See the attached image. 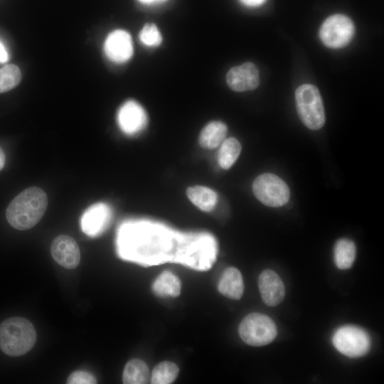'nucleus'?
Returning <instances> with one entry per match:
<instances>
[{
  "label": "nucleus",
  "mask_w": 384,
  "mask_h": 384,
  "mask_svg": "<svg viewBox=\"0 0 384 384\" xmlns=\"http://www.w3.org/2000/svg\"><path fill=\"white\" fill-rule=\"evenodd\" d=\"M186 194L188 199L199 209L209 212L213 210L218 196L213 190L202 186H194L187 188Z\"/></svg>",
  "instance_id": "dca6fc26"
},
{
  "label": "nucleus",
  "mask_w": 384,
  "mask_h": 384,
  "mask_svg": "<svg viewBox=\"0 0 384 384\" xmlns=\"http://www.w3.org/2000/svg\"><path fill=\"white\" fill-rule=\"evenodd\" d=\"M334 347L348 357H360L366 354L370 347V338L362 329L354 326L339 328L333 336Z\"/></svg>",
  "instance_id": "0eeeda50"
},
{
  "label": "nucleus",
  "mask_w": 384,
  "mask_h": 384,
  "mask_svg": "<svg viewBox=\"0 0 384 384\" xmlns=\"http://www.w3.org/2000/svg\"><path fill=\"white\" fill-rule=\"evenodd\" d=\"M138 1L144 4L151 5V4L161 3L166 0H138Z\"/></svg>",
  "instance_id": "bb28decb"
},
{
  "label": "nucleus",
  "mask_w": 384,
  "mask_h": 384,
  "mask_svg": "<svg viewBox=\"0 0 384 384\" xmlns=\"http://www.w3.org/2000/svg\"><path fill=\"white\" fill-rule=\"evenodd\" d=\"M140 41L147 46H157L162 41L161 34L153 23H147L142 28L139 34Z\"/></svg>",
  "instance_id": "5701e85b"
},
{
  "label": "nucleus",
  "mask_w": 384,
  "mask_h": 384,
  "mask_svg": "<svg viewBox=\"0 0 384 384\" xmlns=\"http://www.w3.org/2000/svg\"><path fill=\"white\" fill-rule=\"evenodd\" d=\"M181 282L178 277L169 271L162 272L154 282V293L162 297H178L181 293Z\"/></svg>",
  "instance_id": "f3484780"
},
{
  "label": "nucleus",
  "mask_w": 384,
  "mask_h": 384,
  "mask_svg": "<svg viewBox=\"0 0 384 384\" xmlns=\"http://www.w3.org/2000/svg\"><path fill=\"white\" fill-rule=\"evenodd\" d=\"M255 197L264 205L270 207H280L289 199L290 191L287 184L273 174L258 176L252 183Z\"/></svg>",
  "instance_id": "39448f33"
},
{
  "label": "nucleus",
  "mask_w": 384,
  "mask_h": 384,
  "mask_svg": "<svg viewBox=\"0 0 384 384\" xmlns=\"http://www.w3.org/2000/svg\"><path fill=\"white\" fill-rule=\"evenodd\" d=\"M8 53L4 46V45L0 42V63H4L8 60Z\"/></svg>",
  "instance_id": "a878e982"
},
{
  "label": "nucleus",
  "mask_w": 384,
  "mask_h": 384,
  "mask_svg": "<svg viewBox=\"0 0 384 384\" xmlns=\"http://www.w3.org/2000/svg\"><path fill=\"white\" fill-rule=\"evenodd\" d=\"M227 133L228 127L223 122L220 121L209 122L200 134L199 144L205 149H215L225 140Z\"/></svg>",
  "instance_id": "2eb2a0df"
},
{
  "label": "nucleus",
  "mask_w": 384,
  "mask_h": 384,
  "mask_svg": "<svg viewBox=\"0 0 384 384\" xmlns=\"http://www.w3.org/2000/svg\"><path fill=\"white\" fill-rule=\"evenodd\" d=\"M147 115L142 107L134 100H128L119 109L117 122L121 130L128 135L140 133L147 124Z\"/></svg>",
  "instance_id": "6e6552de"
},
{
  "label": "nucleus",
  "mask_w": 384,
  "mask_h": 384,
  "mask_svg": "<svg viewBox=\"0 0 384 384\" xmlns=\"http://www.w3.org/2000/svg\"><path fill=\"white\" fill-rule=\"evenodd\" d=\"M242 149L240 142L230 137L225 139L220 147L218 154V161L220 166L223 169L230 168L240 154Z\"/></svg>",
  "instance_id": "aec40b11"
},
{
  "label": "nucleus",
  "mask_w": 384,
  "mask_h": 384,
  "mask_svg": "<svg viewBox=\"0 0 384 384\" xmlns=\"http://www.w3.org/2000/svg\"><path fill=\"white\" fill-rule=\"evenodd\" d=\"M50 252L55 262L66 269H74L80 263L79 247L75 240L68 235L56 237L51 243Z\"/></svg>",
  "instance_id": "9b49d317"
},
{
  "label": "nucleus",
  "mask_w": 384,
  "mask_h": 384,
  "mask_svg": "<svg viewBox=\"0 0 384 384\" xmlns=\"http://www.w3.org/2000/svg\"><path fill=\"white\" fill-rule=\"evenodd\" d=\"M36 331L33 324L22 317H11L0 324V349L9 356L28 353L35 345Z\"/></svg>",
  "instance_id": "f03ea898"
},
{
  "label": "nucleus",
  "mask_w": 384,
  "mask_h": 384,
  "mask_svg": "<svg viewBox=\"0 0 384 384\" xmlns=\"http://www.w3.org/2000/svg\"><path fill=\"white\" fill-rule=\"evenodd\" d=\"M242 4L250 7H256L263 4L267 0H240Z\"/></svg>",
  "instance_id": "393cba45"
},
{
  "label": "nucleus",
  "mask_w": 384,
  "mask_h": 384,
  "mask_svg": "<svg viewBox=\"0 0 384 384\" xmlns=\"http://www.w3.org/2000/svg\"><path fill=\"white\" fill-rule=\"evenodd\" d=\"M238 332L245 343L253 346L271 343L277 334L276 325L272 319L260 313L246 316L240 324Z\"/></svg>",
  "instance_id": "20e7f679"
},
{
  "label": "nucleus",
  "mask_w": 384,
  "mask_h": 384,
  "mask_svg": "<svg viewBox=\"0 0 384 384\" xmlns=\"http://www.w3.org/2000/svg\"><path fill=\"white\" fill-rule=\"evenodd\" d=\"M297 110L300 119L310 129L321 128L325 123L322 98L317 87L311 84L300 85L295 92Z\"/></svg>",
  "instance_id": "7ed1b4c3"
},
{
  "label": "nucleus",
  "mask_w": 384,
  "mask_h": 384,
  "mask_svg": "<svg viewBox=\"0 0 384 384\" xmlns=\"http://www.w3.org/2000/svg\"><path fill=\"white\" fill-rule=\"evenodd\" d=\"M356 248L354 242L349 239L338 240L334 247V262L341 270L350 268L356 257Z\"/></svg>",
  "instance_id": "6ab92c4d"
},
{
  "label": "nucleus",
  "mask_w": 384,
  "mask_h": 384,
  "mask_svg": "<svg viewBox=\"0 0 384 384\" xmlns=\"http://www.w3.org/2000/svg\"><path fill=\"white\" fill-rule=\"evenodd\" d=\"M48 206L46 193L38 187H29L17 195L6 211L9 223L20 230L30 229L42 218Z\"/></svg>",
  "instance_id": "f257e3e1"
},
{
  "label": "nucleus",
  "mask_w": 384,
  "mask_h": 384,
  "mask_svg": "<svg viewBox=\"0 0 384 384\" xmlns=\"http://www.w3.org/2000/svg\"><path fill=\"white\" fill-rule=\"evenodd\" d=\"M66 383L68 384H94L97 383V380L89 372L77 370L69 375Z\"/></svg>",
  "instance_id": "b1692460"
},
{
  "label": "nucleus",
  "mask_w": 384,
  "mask_h": 384,
  "mask_svg": "<svg viewBox=\"0 0 384 384\" xmlns=\"http://www.w3.org/2000/svg\"><path fill=\"white\" fill-rule=\"evenodd\" d=\"M112 209L105 203H97L83 213L80 225L82 230L90 237H96L103 233L112 219Z\"/></svg>",
  "instance_id": "1a4fd4ad"
},
{
  "label": "nucleus",
  "mask_w": 384,
  "mask_h": 384,
  "mask_svg": "<svg viewBox=\"0 0 384 384\" xmlns=\"http://www.w3.org/2000/svg\"><path fill=\"white\" fill-rule=\"evenodd\" d=\"M178 366L170 361H163L157 364L152 370L151 383L152 384L172 383L178 376Z\"/></svg>",
  "instance_id": "412c9836"
},
{
  "label": "nucleus",
  "mask_w": 384,
  "mask_h": 384,
  "mask_svg": "<svg viewBox=\"0 0 384 384\" xmlns=\"http://www.w3.org/2000/svg\"><path fill=\"white\" fill-rule=\"evenodd\" d=\"M21 80L20 69L15 65H6L0 68V93L16 87Z\"/></svg>",
  "instance_id": "4be33fe9"
},
{
  "label": "nucleus",
  "mask_w": 384,
  "mask_h": 384,
  "mask_svg": "<svg viewBox=\"0 0 384 384\" xmlns=\"http://www.w3.org/2000/svg\"><path fill=\"white\" fill-rule=\"evenodd\" d=\"M149 370L145 362L134 358L128 361L124 368L122 381L124 384L147 383Z\"/></svg>",
  "instance_id": "a211bd4d"
},
{
  "label": "nucleus",
  "mask_w": 384,
  "mask_h": 384,
  "mask_svg": "<svg viewBox=\"0 0 384 384\" xmlns=\"http://www.w3.org/2000/svg\"><path fill=\"white\" fill-rule=\"evenodd\" d=\"M220 294L233 299H240L244 292L241 273L235 267H229L223 273L218 285Z\"/></svg>",
  "instance_id": "4468645a"
},
{
  "label": "nucleus",
  "mask_w": 384,
  "mask_h": 384,
  "mask_svg": "<svg viewBox=\"0 0 384 384\" xmlns=\"http://www.w3.org/2000/svg\"><path fill=\"white\" fill-rule=\"evenodd\" d=\"M226 82L230 89L236 92L254 90L260 84L259 70L252 63H245L229 70Z\"/></svg>",
  "instance_id": "9d476101"
},
{
  "label": "nucleus",
  "mask_w": 384,
  "mask_h": 384,
  "mask_svg": "<svg viewBox=\"0 0 384 384\" xmlns=\"http://www.w3.org/2000/svg\"><path fill=\"white\" fill-rule=\"evenodd\" d=\"M258 287L263 302L270 306H277L284 297V284L272 270H266L260 274Z\"/></svg>",
  "instance_id": "ddd939ff"
},
{
  "label": "nucleus",
  "mask_w": 384,
  "mask_h": 384,
  "mask_svg": "<svg viewBox=\"0 0 384 384\" xmlns=\"http://www.w3.org/2000/svg\"><path fill=\"white\" fill-rule=\"evenodd\" d=\"M104 50L106 56L115 63H124L133 54L131 36L124 30L111 32L105 41Z\"/></svg>",
  "instance_id": "f8f14e48"
},
{
  "label": "nucleus",
  "mask_w": 384,
  "mask_h": 384,
  "mask_svg": "<svg viewBox=\"0 0 384 384\" xmlns=\"http://www.w3.org/2000/svg\"><path fill=\"white\" fill-rule=\"evenodd\" d=\"M5 164V154L0 147V171L3 169Z\"/></svg>",
  "instance_id": "cd10ccee"
},
{
  "label": "nucleus",
  "mask_w": 384,
  "mask_h": 384,
  "mask_svg": "<svg viewBox=\"0 0 384 384\" xmlns=\"http://www.w3.org/2000/svg\"><path fill=\"white\" fill-rule=\"evenodd\" d=\"M354 31V24L349 17L343 14H334L322 23L319 37L326 46L339 48L349 43Z\"/></svg>",
  "instance_id": "423d86ee"
}]
</instances>
